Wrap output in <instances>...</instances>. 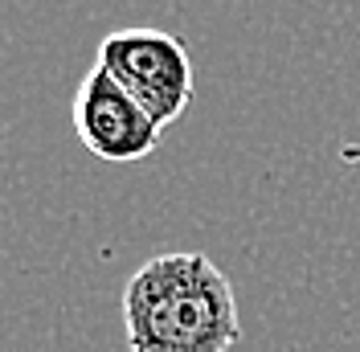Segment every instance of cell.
<instances>
[{
  "instance_id": "2",
  "label": "cell",
  "mask_w": 360,
  "mask_h": 352,
  "mask_svg": "<svg viewBox=\"0 0 360 352\" xmlns=\"http://www.w3.org/2000/svg\"><path fill=\"white\" fill-rule=\"evenodd\" d=\"M98 66L131 94L160 127L176 123L193 103V58L164 29H119L98 42Z\"/></svg>"
},
{
  "instance_id": "1",
  "label": "cell",
  "mask_w": 360,
  "mask_h": 352,
  "mask_svg": "<svg viewBox=\"0 0 360 352\" xmlns=\"http://www.w3.org/2000/svg\"><path fill=\"white\" fill-rule=\"evenodd\" d=\"M131 352H229L242 340L233 283L197 250L143 263L123 291Z\"/></svg>"
},
{
  "instance_id": "3",
  "label": "cell",
  "mask_w": 360,
  "mask_h": 352,
  "mask_svg": "<svg viewBox=\"0 0 360 352\" xmlns=\"http://www.w3.org/2000/svg\"><path fill=\"white\" fill-rule=\"evenodd\" d=\"M70 115H74V132L82 139V148L107 164H135L152 156L164 132L98 62L82 78V87L74 90Z\"/></svg>"
}]
</instances>
